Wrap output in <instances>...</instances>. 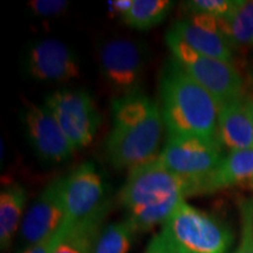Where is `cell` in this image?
<instances>
[{"mask_svg":"<svg viewBox=\"0 0 253 253\" xmlns=\"http://www.w3.org/2000/svg\"><path fill=\"white\" fill-rule=\"evenodd\" d=\"M112 118L104 150L113 168L131 170L160 155L164 122L153 99L141 91L116 97L112 103Z\"/></svg>","mask_w":253,"mask_h":253,"instance_id":"cell-1","label":"cell"},{"mask_svg":"<svg viewBox=\"0 0 253 253\" xmlns=\"http://www.w3.org/2000/svg\"><path fill=\"white\" fill-rule=\"evenodd\" d=\"M160 97L169 137L219 140L216 101L175 58L168 60L161 73Z\"/></svg>","mask_w":253,"mask_h":253,"instance_id":"cell-2","label":"cell"},{"mask_svg":"<svg viewBox=\"0 0 253 253\" xmlns=\"http://www.w3.org/2000/svg\"><path fill=\"white\" fill-rule=\"evenodd\" d=\"M162 230L182 253H229L233 243V233L225 223L191 207L185 199Z\"/></svg>","mask_w":253,"mask_h":253,"instance_id":"cell-3","label":"cell"},{"mask_svg":"<svg viewBox=\"0 0 253 253\" xmlns=\"http://www.w3.org/2000/svg\"><path fill=\"white\" fill-rule=\"evenodd\" d=\"M166 42L173 58L190 77L211 94L217 107L243 96L244 82L232 63L199 54L170 30L166 34Z\"/></svg>","mask_w":253,"mask_h":253,"instance_id":"cell-4","label":"cell"},{"mask_svg":"<svg viewBox=\"0 0 253 253\" xmlns=\"http://www.w3.org/2000/svg\"><path fill=\"white\" fill-rule=\"evenodd\" d=\"M223 156L220 140L182 136L168 137L158 158L185 182L188 196H192L196 185L212 171Z\"/></svg>","mask_w":253,"mask_h":253,"instance_id":"cell-5","label":"cell"},{"mask_svg":"<svg viewBox=\"0 0 253 253\" xmlns=\"http://www.w3.org/2000/svg\"><path fill=\"white\" fill-rule=\"evenodd\" d=\"M45 106L75 150L84 149L93 142L101 125V115L87 90H55L45 97Z\"/></svg>","mask_w":253,"mask_h":253,"instance_id":"cell-6","label":"cell"},{"mask_svg":"<svg viewBox=\"0 0 253 253\" xmlns=\"http://www.w3.org/2000/svg\"><path fill=\"white\" fill-rule=\"evenodd\" d=\"M176 195L188 196L185 182L170 171L157 156L129 170L119 192V202L128 212L132 209L158 203Z\"/></svg>","mask_w":253,"mask_h":253,"instance_id":"cell-7","label":"cell"},{"mask_svg":"<svg viewBox=\"0 0 253 253\" xmlns=\"http://www.w3.org/2000/svg\"><path fill=\"white\" fill-rule=\"evenodd\" d=\"M149 49L144 41L113 39L101 47L99 65L107 84L122 95L140 91Z\"/></svg>","mask_w":253,"mask_h":253,"instance_id":"cell-8","label":"cell"},{"mask_svg":"<svg viewBox=\"0 0 253 253\" xmlns=\"http://www.w3.org/2000/svg\"><path fill=\"white\" fill-rule=\"evenodd\" d=\"M66 220L65 177L50 182L28 209L20 225V244L26 250L58 231Z\"/></svg>","mask_w":253,"mask_h":253,"instance_id":"cell-9","label":"cell"},{"mask_svg":"<svg viewBox=\"0 0 253 253\" xmlns=\"http://www.w3.org/2000/svg\"><path fill=\"white\" fill-rule=\"evenodd\" d=\"M109 186L91 162H84L65 177L66 220L77 223L109 203Z\"/></svg>","mask_w":253,"mask_h":253,"instance_id":"cell-10","label":"cell"},{"mask_svg":"<svg viewBox=\"0 0 253 253\" xmlns=\"http://www.w3.org/2000/svg\"><path fill=\"white\" fill-rule=\"evenodd\" d=\"M21 120L32 150L43 162H65L77 151L45 104H31Z\"/></svg>","mask_w":253,"mask_h":253,"instance_id":"cell-11","label":"cell"},{"mask_svg":"<svg viewBox=\"0 0 253 253\" xmlns=\"http://www.w3.org/2000/svg\"><path fill=\"white\" fill-rule=\"evenodd\" d=\"M24 71L33 81L59 84L78 78L80 66L75 53L62 41L43 39L28 46Z\"/></svg>","mask_w":253,"mask_h":253,"instance_id":"cell-12","label":"cell"},{"mask_svg":"<svg viewBox=\"0 0 253 253\" xmlns=\"http://www.w3.org/2000/svg\"><path fill=\"white\" fill-rule=\"evenodd\" d=\"M219 20L209 15L191 14L186 20L176 21L170 31L199 54L232 63V45L221 33Z\"/></svg>","mask_w":253,"mask_h":253,"instance_id":"cell-13","label":"cell"},{"mask_svg":"<svg viewBox=\"0 0 253 253\" xmlns=\"http://www.w3.org/2000/svg\"><path fill=\"white\" fill-rule=\"evenodd\" d=\"M218 136L231 150L253 149V126L245 96L218 106Z\"/></svg>","mask_w":253,"mask_h":253,"instance_id":"cell-14","label":"cell"},{"mask_svg":"<svg viewBox=\"0 0 253 253\" xmlns=\"http://www.w3.org/2000/svg\"><path fill=\"white\" fill-rule=\"evenodd\" d=\"M253 179V149L231 150L218 166L196 185L194 195L213 194Z\"/></svg>","mask_w":253,"mask_h":253,"instance_id":"cell-15","label":"cell"},{"mask_svg":"<svg viewBox=\"0 0 253 253\" xmlns=\"http://www.w3.org/2000/svg\"><path fill=\"white\" fill-rule=\"evenodd\" d=\"M112 202L91 216L77 223L65 221L61 235L50 253H93L95 240L103 227V221L110 211Z\"/></svg>","mask_w":253,"mask_h":253,"instance_id":"cell-16","label":"cell"},{"mask_svg":"<svg viewBox=\"0 0 253 253\" xmlns=\"http://www.w3.org/2000/svg\"><path fill=\"white\" fill-rule=\"evenodd\" d=\"M26 201V189L18 183L6 186L0 194V246L2 251L9 249L19 225L23 223L21 216Z\"/></svg>","mask_w":253,"mask_h":253,"instance_id":"cell-17","label":"cell"},{"mask_svg":"<svg viewBox=\"0 0 253 253\" xmlns=\"http://www.w3.org/2000/svg\"><path fill=\"white\" fill-rule=\"evenodd\" d=\"M219 23L231 45L253 46V0H236L232 12Z\"/></svg>","mask_w":253,"mask_h":253,"instance_id":"cell-18","label":"cell"},{"mask_svg":"<svg viewBox=\"0 0 253 253\" xmlns=\"http://www.w3.org/2000/svg\"><path fill=\"white\" fill-rule=\"evenodd\" d=\"M173 6L169 0H132V5L123 23L136 30H149L168 17Z\"/></svg>","mask_w":253,"mask_h":253,"instance_id":"cell-19","label":"cell"},{"mask_svg":"<svg viewBox=\"0 0 253 253\" xmlns=\"http://www.w3.org/2000/svg\"><path fill=\"white\" fill-rule=\"evenodd\" d=\"M137 230L128 219L103 226L95 240L93 253H129Z\"/></svg>","mask_w":253,"mask_h":253,"instance_id":"cell-20","label":"cell"},{"mask_svg":"<svg viewBox=\"0 0 253 253\" xmlns=\"http://www.w3.org/2000/svg\"><path fill=\"white\" fill-rule=\"evenodd\" d=\"M184 198V196L176 195L158 203L132 209L126 212V219L134 225L137 232L149 231L156 225L166 223L175 211L179 202Z\"/></svg>","mask_w":253,"mask_h":253,"instance_id":"cell-21","label":"cell"},{"mask_svg":"<svg viewBox=\"0 0 253 253\" xmlns=\"http://www.w3.org/2000/svg\"><path fill=\"white\" fill-rule=\"evenodd\" d=\"M240 240L235 253H253V197L239 201Z\"/></svg>","mask_w":253,"mask_h":253,"instance_id":"cell-22","label":"cell"},{"mask_svg":"<svg viewBox=\"0 0 253 253\" xmlns=\"http://www.w3.org/2000/svg\"><path fill=\"white\" fill-rule=\"evenodd\" d=\"M236 5V0H190L184 6L190 14L209 15L216 19H225Z\"/></svg>","mask_w":253,"mask_h":253,"instance_id":"cell-23","label":"cell"},{"mask_svg":"<svg viewBox=\"0 0 253 253\" xmlns=\"http://www.w3.org/2000/svg\"><path fill=\"white\" fill-rule=\"evenodd\" d=\"M68 6L69 2L63 0H33L28 4L32 13L39 17H54L61 14Z\"/></svg>","mask_w":253,"mask_h":253,"instance_id":"cell-24","label":"cell"},{"mask_svg":"<svg viewBox=\"0 0 253 253\" xmlns=\"http://www.w3.org/2000/svg\"><path fill=\"white\" fill-rule=\"evenodd\" d=\"M144 253H182L178 248L173 244L172 240L169 238V236L161 230L157 235H155L149 244L147 246Z\"/></svg>","mask_w":253,"mask_h":253,"instance_id":"cell-25","label":"cell"},{"mask_svg":"<svg viewBox=\"0 0 253 253\" xmlns=\"http://www.w3.org/2000/svg\"><path fill=\"white\" fill-rule=\"evenodd\" d=\"M61 231H62V226L56 231L54 235H52L50 237H48V238H46L45 240H42V242H40L39 244H36L31 246V248L24 250L21 253H50L52 252L53 248H54V245L56 244V242H58L60 235H61Z\"/></svg>","mask_w":253,"mask_h":253,"instance_id":"cell-26","label":"cell"},{"mask_svg":"<svg viewBox=\"0 0 253 253\" xmlns=\"http://www.w3.org/2000/svg\"><path fill=\"white\" fill-rule=\"evenodd\" d=\"M132 5V0H116V1H109L108 8L112 14L120 15L121 19L128 13Z\"/></svg>","mask_w":253,"mask_h":253,"instance_id":"cell-27","label":"cell"},{"mask_svg":"<svg viewBox=\"0 0 253 253\" xmlns=\"http://www.w3.org/2000/svg\"><path fill=\"white\" fill-rule=\"evenodd\" d=\"M246 104H248V108L250 112V118H251L252 126H253V96H246Z\"/></svg>","mask_w":253,"mask_h":253,"instance_id":"cell-28","label":"cell"},{"mask_svg":"<svg viewBox=\"0 0 253 253\" xmlns=\"http://www.w3.org/2000/svg\"><path fill=\"white\" fill-rule=\"evenodd\" d=\"M251 75H252V80H253V69H252V74Z\"/></svg>","mask_w":253,"mask_h":253,"instance_id":"cell-29","label":"cell"},{"mask_svg":"<svg viewBox=\"0 0 253 253\" xmlns=\"http://www.w3.org/2000/svg\"><path fill=\"white\" fill-rule=\"evenodd\" d=\"M251 182H252V186H253V179H252V181H251Z\"/></svg>","mask_w":253,"mask_h":253,"instance_id":"cell-30","label":"cell"}]
</instances>
